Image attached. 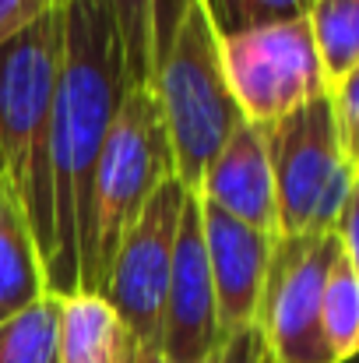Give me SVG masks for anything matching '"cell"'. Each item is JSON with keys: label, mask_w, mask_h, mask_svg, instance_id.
Listing matches in <instances>:
<instances>
[{"label": "cell", "mask_w": 359, "mask_h": 363, "mask_svg": "<svg viewBox=\"0 0 359 363\" xmlns=\"http://www.w3.org/2000/svg\"><path fill=\"white\" fill-rule=\"evenodd\" d=\"M187 194L190 191H183V184L176 177H169L155 191V198L144 205L137 223L120 240L117 257H113L106 286H103V296L113 303V311L123 318V325L134 332L137 346L148 357H159L176 226H180Z\"/></svg>", "instance_id": "obj_8"}, {"label": "cell", "mask_w": 359, "mask_h": 363, "mask_svg": "<svg viewBox=\"0 0 359 363\" xmlns=\"http://www.w3.org/2000/svg\"><path fill=\"white\" fill-rule=\"evenodd\" d=\"M60 78L50 127L53 240L46 254L50 296L78 293V243L92 177L127 96L120 35L106 0H60Z\"/></svg>", "instance_id": "obj_1"}, {"label": "cell", "mask_w": 359, "mask_h": 363, "mask_svg": "<svg viewBox=\"0 0 359 363\" xmlns=\"http://www.w3.org/2000/svg\"><path fill=\"white\" fill-rule=\"evenodd\" d=\"M321 328H324V342H328L335 363L359 357V275L349 264L346 250L335 254L328 279H324Z\"/></svg>", "instance_id": "obj_17"}, {"label": "cell", "mask_w": 359, "mask_h": 363, "mask_svg": "<svg viewBox=\"0 0 359 363\" xmlns=\"http://www.w3.org/2000/svg\"><path fill=\"white\" fill-rule=\"evenodd\" d=\"M173 177V152L152 89H127L103 145L78 243V293H103L120 240Z\"/></svg>", "instance_id": "obj_2"}, {"label": "cell", "mask_w": 359, "mask_h": 363, "mask_svg": "<svg viewBox=\"0 0 359 363\" xmlns=\"http://www.w3.org/2000/svg\"><path fill=\"white\" fill-rule=\"evenodd\" d=\"M141 363H166V360H162V357H144ZM201 363H271V357H268V350H264L257 328H243L237 335H226L222 346Z\"/></svg>", "instance_id": "obj_20"}, {"label": "cell", "mask_w": 359, "mask_h": 363, "mask_svg": "<svg viewBox=\"0 0 359 363\" xmlns=\"http://www.w3.org/2000/svg\"><path fill=\"white\" fill-rule=\"evenodd\" d=\"M222 339L226 335L219 328L215 289H212L208 250H205L201 198L187 194L183 212H180V226H176L159 357L166 363H201L222 346Z\"/></svg>", "instance_id": "obj_9"}, {"label": "cell", "mask_w": 359, "mask_h": 363, "mask_svg": "<svg viewBox=\"0 0 359 363\" xmlns=\"http://www.w3.org/2000/svg\"><path fill=\"white\" fill-rule=\"evenodd\" d=\"M208 4H212V14H215V25L222 35L307 18L314 7V0H208Z\"/></svg>", "instance_id": "obj_18"}, {"label": "cell", "mask_w": 359, "mask_h": 363, "mask_svg": "<svg viewBox=\"0 0 359 363\" xmlns=\"http://www.w3.org/2000/svg\"><path fill=\"white\" fill-rule=\"evenodd\" d=\"M307 21L331 89L338 78L359 67V0H314Z\"/></svg>", "instance_id": "obj_16"}, {"label": "cell", "mask_w": 359, "mask_h": 363, "mask_svg": "<svg viewBox=\"0 0 359 363\" xmlns=\"http://www.w3.org/2000/svg\"><path fill=\"white\" fill-rule=\"evenodd\" d=\"M346 363H359V357H353V360H346Z\"/></svg>", "instance_id": "obj_23"}, {"label": "cell", "mask_w": 359, "mask_h": 363, "mask_svg": "<svg viewBox=\"0 0 359 363\" xmlns=\"http://www.w3.org/2000/svg\"><path fill=\"white\" fill-rule=\"evenodd\" d=\"M123 53L127 89H152L190 0H106Z\"/></svg>", "instance_id": "obj_13"}, {"label": "cell", "mask_w": 359, "mask_h": 363, "mask_svg": "<svg viewBox=\"0 0 359 363\" xmlns=\"http://www.w3.org/2000/svg\"><path fill=\"white\" fill-rule=\"evenodd\" d=\"M201 223H205V250H208L219 328L222 335H237L243 328H253L275 237L243 226L205 201H201Z\"/></svg>", "instance_id": "obj_10"}, {"label": "cell", "mask_w": 359, "mask_h": 363, "mask_svg": "<svg viewBox=\"0 0 359 363\" xmlns=\"http://www.w3.org/2000/svg\"><path fill=\"white\" fill-rule=\"evenodd\" d=\"M198 198L243 226L278 237V201H275V177L264 145V130L253 123H239L222 152L201 177Z\"/></svg>", "instance_id": "obj_11"}, {"label": "cell", "mask_w": 359, "mask_h": 363, "mask_svg": "<svg viewBox=\"0 0 359 363\" xmlns=\"http://www.w3.org/2000/svg\"><path fill=\"white\" fill-rule=\"evenodd\" d=\"M50 4H60V0H50Z\"/></svg>", "instance_id": "obj_24"}, {"label": "cell", "mask_w": 359, "mask_h": 363, "mask_svg": "<svg viewBox=\"0 0 359 363\" xmlns=\"http://www.w3.org/2000/svg\"><path fill=\"white\" fill-rule=\"evenodd\" d=\"M338 250V230L317 237H275L253 318L271 363H335L321 328V300Z\"/></svg>", "instance_id": "obj_7"}, {"label": "cell", "mask_w": 359, "mask_h": 363, "mask_svg": "<svg viewBox=\"0 0 359 363\" xmlns=\"http://www.w3.org/2000/svg\"><path fill=\"white\" fill-rule=\"evenodd\" d=\"M50 7H57V4H50V0H0V46H7L14 35H21Z\"/></svg>", "instance_id": "obj_21"}, {"label": "cell", "mask_w": 359, "mask_h": 363, "mask_svg": "<svg viewBox=\"0 0 359 363\" xmlns=\"http://www.w3.org/2000/svg\"><path fill=\"white\" fill-rule=\"evenodd\" d=\"M328 99H331V113H335V123H338L342 148L359 169V67H353L346 78H338L328 89Z\"/></svg>", "instance_id": "obj_19"}, {"label": "cell", "mask_w": 359, "mask_h": 363, "mask_svg": "<svg viewBox=\"0 0 359 363\" xmlns=\"http://www.w3.org/2000/svg\"><path fill=\"white\" fill-rule=\"evenodd\" d=\"M46 293L50 289L39 237L21 198L0 177V321L42 300Z\"/></svg>", "instance_id": "obj_14"}, {"label": "cell", "mask_w": 359, "mask_h": 363, "mask_svg": "<svg viewBox=\"0 0 359 363\" xmlns=\"http://www.w3.org/2000/svg\"><path fill=\"white\" fill-rule=\"evenodd\" d=\"M60 78V7L0 46V177L21 198L42 247L53 240L50 127Z\"/></svg>", "instance_id": "obj_3"}, {"label": "cell", "mask_w": 359, "mask_h": 363, "mask_svg": "<svg viewBox=\"0 0 359 363\" xmlns=\"http://www.w3.org/2000/svg\"><path fill=\"white\" fill-rule=\"evenodd\" d=\"M144 357L103 293L60 296V363H141Z\"/></svg>", "instance_id": "obj_12"}, {"label": "cell", "mask_w": 359, "mask_h": 363, "mask_svg": "<svg viewBox=\"0 0 359 363\" xmlns=\"http://www.w3.org/2000/svg\"><path fill=\"white\" fill-rule=\"evenodd\" d=\"M152 92L166 123L173 177L183 184V191L198 194L205 169L243 123L226 82L222 32L208 0H190L173 35V46L152 82Z\"/></svg>", "instance_id": "obj_4"}, {"label": "cell", "mask_w": 359, "mask_h": 363, "mask_svg": "<svg viewBox=\"0 0 359 363\" xmlns=\"http://www.w3.org/2000/svg\"><path fill=\"white\" fill-rule=\"evenodd\" d=\"M338 240H342V250L349 257V264L356 268L359 275V180H356V191L342 212V223H338Z\"/></svg>", "instance_id": "obj_22"}, {"label": "cell", "mask_w": 359, "mask_h": 363, "mask_svg": "<svg viewBox=\"0 0 359 363\" xmlns=\"http://www.w3.org/2000/svg\"><path fill=\"white\" fill-rule=\"evenodd\" d=\"M261 130L275 177L278 237L335 233L359 169L342 148L331 99L321 96Z\"/></svg>", "instance_id": "obj_5"}, {"label": "cell", "mask_w": 359, "mask_h": 363, "mask_svg": "<svg viewBox=\"0 0 359 363\" xmlns=\"http://www.w3.org/2000/svg\"><path fill=\"white\" fill-rule=\"evenodd\" d=\"M0 363H60V296H42L0 321Z\"/></svg>", "instance_id": "obj_15"}, {"label": "cell", "mask_w": 359, "mask_h": 363, "mask_svg": "<svg viewBox=\"0 0 359 363\" xmlns=\"http://www.w3.org/2000/svg\"><path fill=\"white\" fill-rule=\"evenodd\" d=\"M222 67L243 121L271 127L328 96V78L307 18L222 35Z\"/></svg>", "instance_id": "obj_6"}]
</instances>
